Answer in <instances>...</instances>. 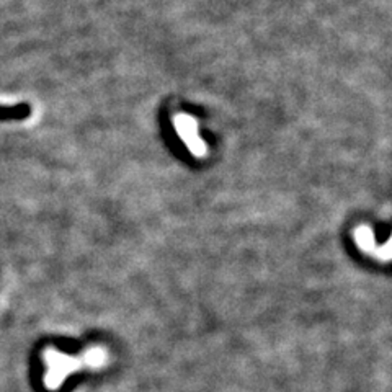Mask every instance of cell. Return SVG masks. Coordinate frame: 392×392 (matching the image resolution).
Instances as JSON below:
<instances>
[{"label": "cell", "instance_id": "obj_1", "mask_svg": "<svg viewBox=\"0 0 392 392\" xmlns=\"http://www.w3.org/2000/svg\"><path fill=\"white\" fill-rule=\"evenodd\" d=\"M174 123H175L177 133H179L180 138L185 141L186 148L190 149L195 155H205L206 145L200 138V134H198V124L195 119L188 117V114H177Z\"/></svg>", "mask_w": 392, "mask_h": 392}, {"label": "cell", "instance_id": "obj_2", "mask_svg": "<svg viewBox=\"0 0 392 392\" xmlns=\"http://www.w3.org/2000/svg\"><path fill=\"white\" fill-rule=\"evenodd\" d=\"M26 113H28V108L25 105H18V107H0V119L22 118Z\"/></svg>", "mask_w": 392, "mask_h": 392}]
</instances>
